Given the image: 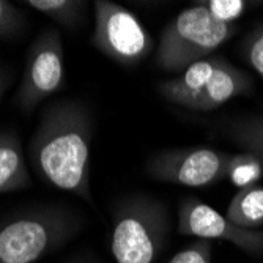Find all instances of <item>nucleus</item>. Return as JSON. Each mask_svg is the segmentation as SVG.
<instances>
[{
    "instance_id": "nucleus-7",
    "label": "nucleus",
    "mask_w": 263,
    "mask_h": 263,
    "mask_svg": "<svg viewBox=\"0 0 263 263\" xmlns=\"http://www.w3.org/2000/svg\"><path fill=\"white\" fill-rule=\"evenodd\" d=\"M230 155L208 148L191 147L165 150L152 156L147 162V174L162 183L186 187H203L227 178Z\"/></svg>"
},
{
    "instance_id": "nucleus-18",
    "label": "nucleus",
    "mask_w": 263,
    "mask_h": 263,
    "mask_svg": "<svg viewBox=\"0 0 263 263\" xmlns=\"http://www.w3.org/2000/svg\"><path fill=\"white\" fill-rule=\"evenodd\" d=\"M243 54L248 63L263 79V24H257L246 35L243 41Z\"/></svg>"
},
{
    "instance_id": "nucleus-16",
    "label": "nucleus",
    "mask_w": 263,
    "mask_h": 263,
    "mask_svg": "<svg viewBox=\"0 0 263 263\" xmlns=\"http://www.w3.org/2000/svg\"><path fill=\"white\" fill-rule=\"evenodd\" d=\"M27 27L24 13L11 2L0 0V40H16Z\"/></svg>"
},
{
    "instance_id": "nucleus-8",
    "label": "nucleus",
    "mask_w": 263,
    "mask_h": 263,
    "mask_svg": "<svg viewBox=\"0 0 263 263\" xmlns=\"http://www.w3.org/2000/svg\"><path fill=\"white\" fill-rule=\"evenodd\" d=\"M177 230L199 240H224L251 255L263 254V229H243L208 203L186 197L178 206Z\"/></svg>"
},
{
    "instance_id": "nucleus-14",
    "label": "nucleus",
    "mask_w": 263,
    "mask_h": 263,
    "mask_svg": "<svg viewBox=\"0 0 263 263\" xmlns=\"http://www.w3.org/2000/svg\"><path fill=\"white\" fill-rule=\"evenodd\" d=\"M24 5L40 11L63 29L76 30L84 24L88 4L84 0H26Z\"/></svg>"
},
{
    "instance_id": "nucleus-20",
    "label": "nucleus",
    "mask_w": 263,
    "mask_h": 263,
    "mask_svg": "<svg viewBox=\"0 0 263 263\" xmlns=\"http://www.w3.org/2000/svg\"><path fill=\"white\" fill-rule=\"evenodd\" d=\"M8 82H10V76L7 73V69L4 66H0V103H2V98H4V93L8 87Z\"/></svg>"
},
{
    "instance_id": "nucleus-10",
    "label": "nucleus",
    "mask_w": 263,
    "mask_h": 263,
    "mask_svg": "<svg viewBox=\"0 0 263 263\" xmlns=\"http://www.w3.org/2000/svg\"><path fill=\"white\" fill-rule=\"evenodd\" d=\"M219 55L206 57L181 71L180 76L159 82L158 88L162 97L172 104L193 110L205 85L218 66Z\"/></svg>"
},
{
    "instance_id": "nucleus-5",
    "label": "nucleus",
    "mask_w": 263,
    "mask_h": 263,
    "mask_svg": "<svg viewBox=\"0 0 263 263\" xmlns=\"http://www.w3.org/2000/svg\"><path fill=\"white\" fill-rule=\"evenodd\" d=\"M93 10L90 43L95 49L122 66H136L152 54L155 40L134 13L109 0H97Z\"/></svg>"
},
{
    "instance_id": "nucleus-6",
    "label": "nucleus",
    "mask_w": 263,
    "mask_h": 263,
    "mask_svg": "<svg viewBox=\"0 0 263 263\" xmlns=\"http://www.w3.org/2000/svg\"><path fill=\"white\" fill-rule=\"evenodd\" d=\"M65 51L57 29H44L32 41L22 79L16 93V103L26 114H32L46 98L65 85Z\"/></svg>"
},
{
    "instance_id": "nucleus-13",
    "label": "nucleus",
    "mask_w": 263,
    "mask_h": 263,
    "mask_svg": "<svg viewBox=\"0 0 263 263\" xmlns=\"http://www.w3.org/2000/svg\"><path fill=\"white\" fill-rule=\"evenodd\" d=\"M222 131L243 152L255 155L263 167V115L232 118L224 123Z\"/></svg>"
},
{
    "instance_id": "nucleus-1",
    "label": "nucleus",
    "mask_w": 263,
    "mask_h": 263,
    "mask_svg": "<svg viewBox=\"0 0 263 263\" xmlns=\"http://www.w3.org/2000/svg\"><path fill=\"white\" fill-rule=\"evenodd\" d=\"M93 115L78 100L46 106L30 139L29 156L41 181L93 203L90 189V148Z\"/></svg>"
},
{
    "instance_id": "nucleus-11",
    "label": "nucleus",
    "mask_w": 263,
    "mask_h": 263,
    "mask_svg": "<svg viewBox=\"0 0 263 263\" xmlns=\"http://www.w3.org/2000/svg\"><path fill=\"white\" fill-rule=\"evenodd\" d=\"M32 186V177L16 131H0V194L14 193Z\"/></svg>"
},
{
    "instance_id": "nucleus-17",
    "label": "nucleus",
    "mask_w": 263,
    "mask_h": 263,
    "mask_svg": "<svg viewBox=\"0 0 263 263\" xmlns=\"http://www.w3.org/2000/svg\"><path fill=\"white\" fill-rule=\"evenodd\" d=\"M210 14L224 24H235L236 19H240L243 13L249 8V2L245 0H208L200 2Z\"/></svg>"
},
{
    "instance_id": "nucleus-19",
    "label": "nucleus",
    "mask_w": 263,
    "mask_h": 263,
    "mask_svg": "<svg viewBox=\"0 0 263 263\" xmlns=\"http://www.w3.org/2000/svg\"><path fill=\"white\" fill-rule=\"evenodd\" d=\"M165 263H213V246L206 240H197L178 251Z\"/></svg>"
},
{
    "instance_id": "nucleus-9",
    "label": "nucleus",
    "mask_w": 263,
    "mask_h": 263,
    "mask_svg": "<svg viewBox=\"0 0 263 263\" xmlns=\"http://www.w3.org/2000/svg\"><path fill=\"white\" fill-rule=\"evenodd\" d=\"M254 90V81L243 69H238L226 59L219 57L218 66L208 84L205 85L202 95L199 97L193 110L210 112L213 109H218L227 101L243 97V95H251Z\"/></svg>"
},
{
    "instance_id": "nucleus-2",
    "label": "nucleus",
    "mask_w": 263,
    "mask_h": 263,
    "mask_svg": "<svg viewBox=\"0 0 263 263\" xmlns=\"http://www.w3.org/2000/svg\"><path fill=\"white\" fill-rule=\"evenodd\" d=\"M84 226L79 211L60 203L13 211L0 219V263H36L76 238Z\"/></svg>"
},
{
    "instance_id": "nucleus-3",
    "label": "nucleus",
    "mask_w": 263,
    "mask_h": 263,
    "mask_svg": "<svg viewBox=\"0 0 263 263\" xmlns=\"http://www.w3.org/2000/svg\"><path fill=\"white\" fill-rule=\"evenodd\" d=\"M169 235L171 214L161 200L133 194L114 206L110 251L115 263H155Z\"/></svg>"
},
{
    "instance_id": "nucleus-21",
    "label": "nucleus",
    "mask_w": 263,
    "mask_h": 263,
    "mask_svg": "<svg viewBox=\"0 0 263 263\" xmlns=\"http://www.w3.org/2000/svg\"><path fill=\"white\" fill-rule=\"evenodd\" d=\"M68 263H101L98 258H95V257H91V255H78L76 258H73V260H69Z\"/></svg>"
},
{
    "instance_id": "nucleus-12",
    "label": "nucleus",
    "mask_w": 263,
    "mask_h": 263,
    "mask_svg": "<svg viewBox=\"0 0 263 263\" xmlns=\"http://www.w3.org/2000/svg\"><path fill=\"white\" fill-rule=\"evenodd\" d=\"M226 218L243 229H260L263 226V186L252 184L238 189L226 210Z\"/></svg>"
},
{
    "instance_id": "nucleus-4",
    "label": "nucleus",
    "mask_w": 263,
    "mask_h": 263,
    "mask_svg": "<svg viewBox=\"0 0 263 263\" xmlns=\"http://www.w3.org/2000/svg\"><path fill=\"white\" fill-rule=\"evenodd\" d=\"M238 32L236 24H224L197 4L178 13L161 33L155 63L169 73H181L229 41Z\"/></svg>"
},
{
    "instance_id": "nucleus-15",
    "label": "nucleus",
    "mask_w": 263,
    "mask_h": 263,
    "mask_svg": "<svg viewBox=\"0 0 263 263\" xmlns=\"http://www.w3.org/2000/svg\"><path fill=\"white\" fill-rule=\"evenodd\" d=\"M261 177H263V167L255 155L249 152L230 155L229 165H227V178L238 189L257 184V181Z\"/></svg>"
}]
</instances>
